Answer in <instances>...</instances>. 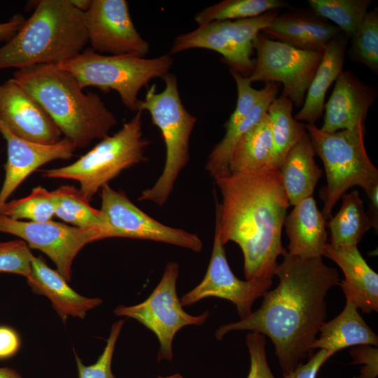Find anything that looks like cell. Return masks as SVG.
I'll return each instance as SVG.
<instances>
[{
    "mask_svg": "<svg viewBox=\"0 0 378 378\" xmlns=\"http://www.w3.org/2000/svg\"><path fill=\"white\" fill-rule=\"evenodd\" d=\"M274 275L279 284L263 295L257 310L237 322L220 326L215 337L220 340L232 331L248 330L267 336L284 374L293 370L312 349L326 318V296L339 285L337 270L322 257L302 258L286 252Z\"/></svg>",
    "mask_w": 378,
    "mask_h": 378,
    "instance_id": "1",
    "label": "cell"
},
{
    "mask_svg": "<svg viewBox=\"0 0 378 378\" xmlns=\"http://www.w3.org/2000/svg\"><path fill=\"white\" fill-rule=\"evenodd\" d=\"M214 181L222 197L215 225L222 243L240 247L246 280L273 279L277 258L287 252L281 232L290 206L279 170L230 172Z\"/></svg>",
    "mask_w": 378,
    "mask_h": 378,
    "instance_id": "2",
    "label": "cell"
},
{
    "mask_svg": "<svg viewBox=\"0 0 378 378\" xmlns=\"http://www.w3.org/2000/svg\"><path fill=\"white\" fill-rule=\"evenodd\" d=\"M13 78L38 102L76 148L106 138L118 123L98 94L85 93L76 78L57 64L17 69Z\"/></svg>",
    "mask_w": 378,
    "mask_h": 378,
    "instance_id": "3",
    "label": "cell"
},
{
    "mask_svg": "<svg viewBox=\"0 0 378 378\" xmlns=\"http://www.w3.org/2000/svg\"><path fill=\"white\" fill-rule=\"evenodd\" d=\"M88 43L83 12L70 0H40L22 27L0 47V69L59 64Z\"/></svg>",
    "mask_w": 378,
    "mask_h": 378,
    "instance_id": "4",
    "label": "cell"
},
{
    "mask_svg": "<svg viewBox=\"0 0 378 378\" xmlns=\"http://www.w3.org/2000/svg\"><path fill=\"white\" fill-rule=\"evenodd\" d=\"M163 79L162 91L157 92L155 85H151L144 99L139 100L137 104V111H148L159 128L166 150L160 176L153 186L142 191L139 200L160 206L167 202L176 181L190 160V139L197 122L181 102L176 76L168 73Z\"/></svg>",
    "mask_w": 378,
    "mask_h": 378,
    "instance_id": "5",
    "label": "cell"
},
{
    "mask_svg": "<svg viewBox=\"0 0 378 378\" xmlns=\"http://www.w3.org/2000/svg\"><path fill=\"white\" fill-rule=\"evenodd\" d=\"M316 154L324 165L327 185L321 190L322 214L326 219L342 196L351 187L360 186L368 195L378 187V169L365 150V122L351 130L322 131L314 124L306 125Z\"/></svg>",
    "mask_w": 378,
    "mask_h": 378,
    "instance_id": "6",
    "label": "cell"
},
{
    "mask_svg": "<svg viewBox=\"0 0 378 378\" xmlns=\"http://www.w3.org/2000/svg\"><path fill=\"white\" fill-rule=\"evenodd\" d=\"M142 111L113 135L102 139L71 164L42 170L43 177L77 181L83 197L90 202L97 191L123 170L147 162L150 141L143 136Z\"/></svg>",
    "mask_w": 378,
    "mask_h": 378,
    "instance_id": "7",
    "label": "cell"
},
{
    "mask_svg": "<svg viewBox=\"0 0 378 378\" xmlns=\"http://www.w3.org/2000/svg\"><path fill=\"white\" fill-rule=\"evenodd\" d=\"M170 54L145 58L134 55H106L91 48L57 64L68 71L84 89L115 90L125 106L137 111L138 94L150 80L164 78L172 66Z\"/></svg>",
    "mask_w": 378,
    "mask_h": 378,
    "instance_id": "8",
    "label": "cell"
},
{
    "mask_svg": "<svg viewBox=\"0 0 378 378\" xmlns=\"http://www.w3.org/2000/svg\"><path fill=\"white\" fill-rule=\"evenodd\" d=\"M178 274V264L167 262L159 283L144 301L133 306H119L114 310L116 316L134 318L155 335L160 344L158 361L172 360L173 340L181 328L202 326L209 315L208 311L194 316L183 310L176 293Z\"/></svg>",
    "mask_w": 378,
    "mask_h": 378,
    "instance_id": "9",
    "label": "cell"
},
{
    "mask_svg": "<svg viewBox=\"0 0 378 378\" xmlns=\"http://www.w3.org/2000/svg\"><path fill=\"white\" fill-rule=\"evenodd\" d=\"M277 15V11L271 10L257 17L198 25L176 36L169 54L193 48L211 50L223 56L230 69L248 76L254 66L251 59L254 40Z\"/></svg>",
    "mask_w": 378,
    "mask_h": 378,
    "instance_id": "10",
    "label": "cell"
},
{
    "mask_svg": "<svg viewBox=\"0 0 378 378\" xmlns=\"http://www.w3.org/2000/svg\"><path fill=\"white\" fill-rule=\"evenodd\" d=\"M253 49L256 59L248 79L251 83H282V95L301 106L323 52L300 49L260 33L254 40Z\"/></svg>",
    "mask_w": 378,
    "mask_h": 378,
    "instance_id": "11",
    "label": "cell"
},
{
    "mask_svg": "<svg viewBox=\"0 0 378 378\" xmlns=\"http://www.w3.org/2000/svg\"><path fill=\"white\" fill-rule=\"evenodd\" d=\"M102 206L107 220L106 238L123 237L175 245L199 253L200 237L183 229L168 226L137 207L121 190L108 183L101 188Z\"/></svg>",
    "mask_w": 378,
    "mask_h": 378,
    "instance_id": "12",
    "label": "cell"
},
{
    "mask_svg": "<svg viewBox=\"0 0 378 378\" xmlns=\"http://www.w3.org/2000/svg\"><path fill=\"white\" fill-rule=\"evenodd\" d=\"M0 232L13 234L29 248L41 251L55 264L57 271L68 282L72 262L87 244L103 239L100 231L70 226L52 220L24 222L0 214Z\"/></svg>",
    "mask_w": 378,
    "mask_h": 378,
    "instance_id": "13",
    "label": "cell"
},
{
    "mask_svg": "<svg viewBox=\"0 0 378 378\" xmlns=\"http://www.w3.org/2000/svg\"><path fill=\"white\" fill-rule=\"evenodd\" d=\"M84 20L95 52L141 57L148 54L149 44L136 29L125 0H91Z\"/></svg>",
    "mask_w": 378,
    "mask_h": 378,
    "instance_id": "14",
    "label": "cell"
},
{
    "mask_svg": "<svg viewBox=\"0 0 378 378\" xmlns=\"http://www.w3.org/2000/svg\"><path fill=\"white\" fill-rule=\"evenodd\" d=\"M272 279L256 281L241 280L231 270L224 244L215 227L213 248L206 274L202 281L180 299L183 307L215 297L233 303L241 318L252 312L254 302L269 290Z\"/></svg>",
    "mask_w": 378,
    "mask_h": 378,
    "instance_id": "15",
    "label": "cell"
},
{
    "mask_svg": "<svg viewBox=\"0 0 378 378\" xmlns=\"http://www.w3.org/2000/svg\"><path fill=\"white\" fill-rule=\"evenodd\" d=\"M0 120L15 136L51 145L62 132L43 108L13 78L0 84Z\"/></svg>",
    "mask_w": 378,
    "mask_h": 378,
    "instance_id": "16",
    "label": "cell"
},
{
    "mask_svg": "<svg viewBox=\"0 0 378 378\" xmlns=\"http://www.w3.org/2000/svg\"><path fill=\"white\" fill-rule=\"evenodd\" d=\"M0 133L7 144L5 178L0 190V208L22 182L38 167L55 160L70 159L76 150L74 144L64 137L51 145L22 139L13 134L1 120Z\"/></svg>",
    "mask_w": 378,
    "mask_h": 378,
    "instance_id": "17",
    "label": "cell"
},
{
    "mask_svg": "<svg viewBox=\"0 0 378 378\" xmlns=\"http://www.w3.org/2000/svg\"><path fill=\"white\" fill-rule=\"evenodd\" d=\"M376 97L375 88L363 83L351 71H342L324 105V120L320 129L326 132H334L351 130L365 122L369 108Z\"/></svg>",
    "mask_w": 378,
    "mask_h": 378,
    "instance_id": "18",
    "label": "cell"
},
{
    "mask_svg": "<svg viewBox=\"0 0 378 378\" xmlns=\"http://www.w3.org/2000/svg\"><path fill=\"white\" fill-rule=\"evenodd\" d=\"M323 255L342 270L340 285L346 300L370 314L378 312V274L366 262L357 246H335L327 243Z\"/></svg>",
    "mask_w": 378,
    "mask_h": 378,
    "instance_id": "19",
    "label": "cell"
},
{
    "mask_svg": "<svg viewBox=\"0 0 378 378\" xmlns=\"http://www.w3.org/2000/svg\"><path fill=\"white\" fill-rule=\"evenodd\" d=\"M284 225L289 239V254L302 258L323 256L328 239L327 223L313 195L293 206Z\"/></svg>",
    "mask_w": 378,
    "mask_h": 378,
    "instance_id": "20",
    "label": "cell"
},
{
    "mask_svg": "<svg viewBox=\"0 0 378 378\" xmlns=\"http://www.w3.org/2000/svg\"><path fill=\"white\" fill-rule=\"evenodd\" d=\"M32 290L48 298L64 323L69 316L83 318L86 313L101 304L99 298H85L73 290L65 279L49 267L41 256H31V271L27 278Z\"/></svg>",
    "mask_w": 378,
    "mask_h": 378,
    "instance_id": "21",
    "label": "cell"
},
{
    "mask_svg": "<svg viewBox=\"0 0 378 378\" xmlns=\"http://www.w3.org/2000/svg\"><path fill=\"white\" fill-rule=\"evenodd\" d=\"M263 31L296 48L323 52L340 29L316 15L284 13L277 15Z\"/></svg>",
    "mask_w": 378,
    "mask_h": 378,
    "instance_id": "22",
    "label": "cell"
},
{
    "mask_svg": "<svg viewBox=\"0 0 378 378\" xmlns=\"http://www.w3.org/2000/svg\"><path fill=\"white\" fill-rule=\"evenodd\" d=\"M316 152L307 133L288 152L279 170L290 205L313 195L323 171L317 165Z\"/></svg>",
    "mask_w": 378,
    "mask_h": 378,
    "instance_id": "23",
    "label": "cell"
},
{
    "mask_svg": "<svg viewBox=\"0 0 378 378\" xmlns=\"http://www.w3.org/2000/svg\"><path fill=\"white\" fill-rule=\"evenodd\" d=\"M346 38L338 35L324 48L321 61L306 92L301 110L294 115L298 121L314 124L324 110L328 89L342 71Z\"/></svg>",
    "mask_w": 378,
    "mask_h": 378,
    "instance_id": "24",
    "label": "cell"
},
{
    "mask_svg": "<svg viewBox=\"0 0 378 378\" xmlns=\"http://www.w3.org/2000/svg\"><path fill=\"white\" fill-rule=\"evenodd\" d=\"M357 307L346 301L342 312L332 320L325 322L312 349H323L331 355L349 346L378 345L377 334L363 320Z\"/></svg>",
    "mask_w": 378,
    "mask_h": 378,
    "instance_id": "25",
    "label": "cell"
},
{
    "mask_svg": "<svg viewBox=\"0 0 378 378\" xmlns=\"http://www.w3.org/2000/svg\"><path fill=\"white\" fill-rule=\"evenodd\" d=\"M273 155V143L267 113L234 146L230 158V172L272 169Z\"/></svg>",
    "mask_w": 378,
    "mask_h": 378,
    "instance_id": "26",
    "label": "cell"
},
{
    "mask_svg": "<svg viewBox=\"0 0 378 378\" xmlns=\"http://www.w3.org/2000/svg\"><path fill=\"white\" fill-rule=\"evenodd\" d=\"M265 92L246 117L234 128L225 130L223 139L213 148L205 164V169L215 180L230 173L229 162L231 152L239 139L267 113L278 92L276 83H266Z\"/></svg>",
    "mask_w": 378,
    "mask_h": 378,
    "instance_id": "27",
    "label": "cell"
},
{
    "mask_svg": "<svg viewBox=\"0 0 378 378\" xmlns=\"http://www.w3.org/2000/svg\"><path fill=\"white\" fill-rule=\"evenodd\" d=\"M293 104L281 94L267 109L274 150L272 169H279L288 152L307 133L306 125L293 115Z\"/></svg>",
    "mask_w": 378,
    "mask_h": 378,
    "instance_id": "28",
    "label": "cell"
},
{
    "mask_svg": "<svg viewBox=\"0 0 378 378\" xmlns=\"http://www.w3.org/2000/svg\"><path fill=\"white\" fill-rule=\"evenodd\" d=\"M342 205L327 223L330 243L335 246H357L365 232L372 227L358 190L342 196Z\"/></svg>",
    "mask_w": 378,
    "mask_h": 378,
    "instance_id": "29",
    "label": "cell"
},
{
    "mask_svg": "<svg viewBox=\"0 0 378 378\" xmlns=\"http://www.w3.org/2000/svg\"><path fill=\"white\" fill-rule=\"evenodd\" d=\"M55 200V216L75 227L94 229L106 239L107 220L101 210L91 206L72 186H62L52 191Z\"/></svg>",
    "mask_w": 378,
    "mask_h": 378,
    "instance_id": "30",
    "label": "cell"
},
{
    "mask_svg": "<svg viewBox=\"0 0 378 378\" xmlns=\"http://www.w3.org/2000/svg\"><path fill=\"white\" fill-rule=\"evenodd\" d=\"M286 6L280 0H224L204 8L195 16L198 25L214 21L237 20L259 16Z\"/></svg>",
    "mask_w": 378,
    "mask_h": 378,
    "instance_id": "31",
    "label": "cell"
},
{
    "mask_svg": "<svg viewBox=\"0 0 378 378\" xmlns=\"http://www.w3.org/2000/svg\"><path fill=\"white\" fill-rule=\"evenodd\" d=\"M370 0H309L316 15L333 22L346 36L352 37L363 22Z\"/></svg>",
    "mask_w": 378,
    "mask_h": 378,
    "instance_id": "32",
    "label": "cell"
},
{
    "mask_svg": "<svg viewBox=\"0 0 378 378\" xmlns=\"http://www.w3.org/2000/svg\"><path fill=\"white\" fill-rule=\"evenodd\" d=\"M0 214L14 220L26 218L31 222L50 221L55 216L52 191L37 186L27 197L6 202L0 208Z\"/></svg>",
    "mask_w": 378,
    "mask_h": 378,
    "instance_id": "33",
    "label": "cell"
},
{
    "mask_svg": "<svg viewBox=\"0 0 378 378\" xmlns=\"http://www.w3.org/2000/svg\"><path fill=\"white\" fill-rule=\"evenodd\" d=\"M351 59L360 62L374 72L378 70V9L367 13L351 37L349 50Z\"/></svg>",
    "mask_w": 378,
    "mask_h": 378,
    "instance_id": "34",
    "label": "cell"
},
{
    "mask_svg": "<svg viewBox=\"0 0 378 378\" xmlns=\"http://www.w3.org/2000/svg\"><path fill=\"white\" fill-rule=\"evenodd\" d=\"M32 255L27 244L22 239L0 241V272L27 278L31 271Z\"/></svg>",
    "mask_w": 378,
    "mask_h": 378,
    "instance_id": "35",
    "label": "cell"
},
{
    "mask_svg": "<svg viewBox=\"0 0 378 378\" xmlns=\"http://www.w3.org/2000/svg\"><path fill=\"white\" fill-rule=\"evenodd\" d=\"M124 323L125 320L120 319L112 325L104 349L95 363L85 366L78 355L74 353L78 378H115L111 371V362L115 346Z\"/></svg>",
    "mask_w": 378,
    "mask_h": 378,
    "instance_id": "36",
    "label": "cell"
},
{
    "mask_svg": "<svg viewBox=\"0 0 378 378\" xmlns=\"http://www.w3.org/2000/svg\"><path fill=\"white\" fill-rule=\"evenodd\" d=\"M250 355V369L247 378H276L272 374L266 356V339L262 334L250 332L246 338Z\"/></svg>",
    "mask_w": 378,
    "mask_h": 378,
    "instance_id": "37",
    "label": "cell"
},
{
    "mask_svg": "<svg viewBox=\"0 0 378 378\" xmlns=\"http://www.w3.org/2000/svg\"><path fill=\"white\" fill-rule=\"evenodd\" d=\"M354 363L365 364L358 378H375L377 376V347L368 344L355 346L350 351Z\"/></svg>",
    "mask_w": 378,
    "mask_h": 378,
    "instance_id": "38",
    "label": "cell"
},
{
    "mask_svg": "<svg viewBox=\"0 0 378 378\" xmlns=\"http://www.w3.org/2000/svg\"><path fill=\"white\" fill-rule=\"evenodd\" d=\"M332 356L328 351L320 349L307 363H300L293 370L284 374V378H316L321 367Z\"/></svg>",
    "mask_w": 378,
    "mask_h": 378,
    "instance_id": "39",
    "label": "cell"
},
{
    "mask_svg": "<svg viewBox=\"0 0 378 378\" xmlns=\"http://www.w3.org/2000/svg\"><path fill=\"white\" fill-rule=\"evenodd\" d=\"M18 333L7 326H0V360L14 356L20 349Z\"/></svg>",
    "mask_w": 378,
    "mask_h": 378,
    "instance_id": "40",
    "label": "cell"
},
{
    "mask_svg": "<svg viewBox=\"0 0 378 378\" xmlns=\"http://www.w3.org/2000/svg\"><path fill=\"white\" fill-rule=\"evenodd\" d=\"M26 19L21 14H16L8 21L0 23V42L6 43L22 27Z\"/></svg>",
    "mask_w": 378,
    "mask_h": 378,
    "instance_id": "41",
    "label": "cell"
},
{
    "mask_svg": "<svg viewBox=\"0 0 378 378\" xmlns=\"http://www.w3.org/2000/svg\"><path fill=\"white\" fill-rule=\"evenodd\" d=\"M369 199V211L368 215L370 219L372 226L377 232L378 229V187L374 188L370 194L367 195Z\"/></svg>",
    "mask_w": 378,
    "mask_h": 378,
    "instance_id": "42",
    "label": "cell"
},
{
    "mask_svg": "<svg viewBox=\"0 0 378 378\" xmlns=\"http://www.w3.org/2000/svg\"><path fill=\"white\" fill-rule=\"evenodd\" d=\"M70 2L77 9L85 13L89 8L91 0H70Z\"/></svg>",
    "mask_w": 378,
    "mask_h": 378,
    "instance_id": "43",
    "label": "cell"
},
{
    "mask_svg": "<svg viewBox=\"0 0 378 378\" xmlns=\"http://www.w3.org/2000/svg\"><path fill=\"white\" fill-rule=\"evenodd\" d=\"M0 378H22L13 369L8 368H0Z\"/></svg>",
    "mask_w": 378,
    "mask_h": 378,
    "instance_id": "44",
    "label": "cell"
},
{
    "mask_svg": "<svg viewBox=\"0 0 378 378\" xmlns=\"http://www.w3.org/2000/svg\"><path fill=\"white\" fill-rule=\"evenodd\" d=\"M158 378H183V376H181L180 374H172V375H170V376H167V377H158Z\"/></svg>",
    "mask_w": 378,
    "mask_h": 378,
    "instance_id": "45",
    "label": "cell"
}]
</instances>
